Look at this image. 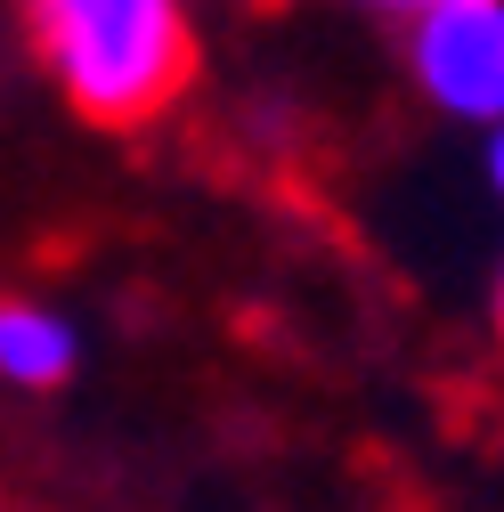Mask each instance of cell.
I'll return each mask as SVG.
<instances>
[{
	"mask_svg": "<svg viewBox=\"0 0 504 512\" xmlns=\"http://www.w3.org/2000/svg\"><path fill=\"white\" fill-rule=\"evenodd\" d=\"M350 9H374V17H407V25H415L423 9H439V0H350Z\"/></svg>",
	"mask_w": 504,
	"mask_h": 512,
	"instance_id": "cell-4",
	"label": "cell"
},
{
	"mask_svg": "<svg viewBox=\"0 0 504 512\" xmlns=\"http://www.w3.org/2000/svg\"><path fill=\"white\" fill-rule=\"evenodd\" d=\"M407 74L439 114L496 131L504 122V0H439V9H423L407 25Z\"/></svg>",
	"mask_w": 504,
	"mask_h": 512,
	"instance_id": "cell-2",
	"label": "cell"
},
{
	"mask_svg": "<svg viewBox=\"0 0 504 512\" xmlns=\"http://www.w3.org/2000/svg\"><path fill=\"white\" fill-rule=\"evenodd\" d=\"M0 374L25 391H57L74 374V326L41 301H0Z\"/></svg>",
	"mask_w": 504,
	"mask_h": 512,
	"instance_id": "cell-3",
	"label": "cell"
},
{
	"mask_svg": "<svg viewBox=\"0 0 504 512\" xmlns=\"http://www.w3.org/2000/svg\"><path fill=\"white\" fill-rule=\"evenodd\" d=\"M41 74L98 131H147L196 82V0H17Z\"/></svg>",
	"mask_w": 504,
	"mask_h": 512,
	"instance_id": "cell-1",
	"label": "cell"
},
{
	"mask_svg": "<svg viewBox=\"0 0 504 512\" xmlns=\"http://www.w3.org/2000/svg\"><path fill=\"white\" fill-rule=\"evenodd\" d=\"M496 334H504V285H496Z\"/></svg>",
	"mask_w": 504,
	"mask_h": 512,
	"instance_id": "cell-6",
	"label": "cell"
},
{
	"mask_svg": "<svg viewBox=\"0 0 504 512\" xmlns=\"http://www.w3.org/2000/svg\"><path fill=\"white\" fill-rule=\"evenodd\" d=\"M488 187H496V196H504V122H496V131H488Z\"/></svg>",
	"mask_w": 504,
	"mask_h": 512,
	"instance_id": "cell-5",
	"label": "cell"
}]
</instances>
